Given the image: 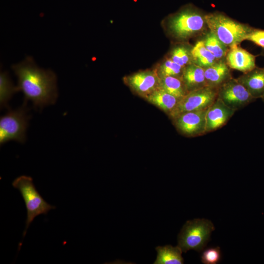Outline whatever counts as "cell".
Here are the masks:
<instances>
[{
    "mask_svg": "<svg viewBox=\"0 0 264 264\" xmlns=\"http://www.w3.org/2000/svg\"><path fill=\"white\" fill-rule=\"evenodd\" d=\"M217 98L235 111L255 99L237 79L232 77L218 88Z\"/></svg>",
    "mask_w": 264,
    "mask_h": 264,
    "instance_id": "cell-8",
    "label": "cell"
},
{
    "mask_svg": "<svg viewBox=\"0 0 264 264\" xmlns=\"http://www.w3.org/2000/svg\"><path fill=\"white\" fill-rule=\"evenodd\" d=\"M206 48L219 61L225 59L228 48L209 31L202 40Z\"/></svg>",
    "mask_w": 264,
    "mask_h": 264,
    "instance_id": "cell-20",
    "label": "cell"
},
{
    "mask_svg": "<svg viewBox=\"0 0 264 264\" xmlns=\"http://www.w3.org/2000/svg\"><path fill=\"white\" fill-rule=\"evenodd\" d=\"M217 95L218 88L208 86L190 91L179 100L169 116L173 120L184 112L207 109L217 98Z\"/></svg>",
    "mask_w": 264,
    "mask_h": 264,
    "instance_id": "cell-7",
    "label": "cell"
},
{
    "mask_svg": "<svg viewBox=\"0 0 264 264\" xmlns=\"http://www.w3.org/2000/svg\"><path fill=\"white\" fill-rule=\"evenodd\" d=\"M167 27L171 36L180 41L199 35L208 29L205 15L191 7L172 16L168 20Z\"/></svg>",
    "mask_w": 264,
    "mask_h": 264,
    "instance_id": "cell-3",
    "label": "cell"
},
{
    "mask_svg": "<svg viewBox=\"0 0 264 264\" xmlns=\"http://www.w3.org/2000/svg\"><path fill=\"white\" fill-rule=\"evenodd\" d=\"M192 48L185 44H177L172 48L168 58L185 67L193 63L191 54Z\"/></svg>",
    "mask_w": 264,
    "mask_h": 264,
    "instance_id": "cell-22",
    "label": "cell"
},
{
    "mask_svg": "<svg viewBox=\"0 0 264 264\" xmlns=\"http://www.w3.org/2000/svg\"><path fill=\"white\" fill-rule=\"evenodd\" d=\"M262 99L263 100V101H264V94L263 96L262 97Z\"/></svg>",
    "mask_w": 264,
    "mask_h": 264,
    "instance_id": "cell-26",
    "label": "cell"
},
{
    "mask_svg": "<svg viewBox=\"0 0 264 264\" xmlns=\"http://www.w3.org/2000/svg\"><path fill=\"white\" fill-rule=\"evenodd\" d=\"M191 54L193 63L203 68L212 66L218 61L206 48L202 40L198 41L192 47Z\"/></svg>",
    "mask_w": 264,
    "mask_h": 264,
    "instance_id": "cell-18",
    "label": "cell"
},
{
    "mask_svg": "<svg viewBox=\"0 0 264 264\" xmlns=\"http://www.w3.org/2000/svg\"><path fill=\"white\" fill-rule=\"evenodd\" d=\"M205 19L209 31L228 48L246 40L253 29L219 12L206 14Z\"/></svg>",
    "mask_w": 264,
    "mask_h": 264,
    "instance_id": "cell-2",
    "label": "cell"
},
{
    "mask_svg": "<svg viewBox=\"0 0 264 264\" xmlns=\"http://www.w3.org/2000/svg\"><path fill=\"white\" fill-rule=\"evenodd\" d=\"M145 99L163 110L168 115L175 109L179 100L161 88L155 90Z\"/></svg>",
    "mask_w": 264,
    "mask_h": 264,
    "instance_id": "cell-16",
    "label": "cell"
},
{
    "mask_svg": "<svg viewBox=\"0 0 264 264\" xmlns=\"http://www.w3.org/2000/svg\"><path fill=\"white\" fill-rule=\"evenodd\" d=\"M225 61L230 68L243 73L251 70L256 66L255 56L238 45L228 48Z\"/></svg>",
    "mask_w": 264,
    "mask_h": 264,
    "instance_id": "cell-12",
    "label": "cell"
},
{
    "mask_svg": "<svg viewBox=\"0 0 264 264\" xmlns=\"http://www.w3.org/2000/svg\"><path fill=\"white\" fill-rule=\"evenodd\" d=\"M255 99L264 94V67L256 66L237 78Z\"/></svg>",
    "mask_w": 264,
    "mask_h": 264,
    "instance_id": "cell-13",
    "label": "cell"
},
{
    "mask_svg": "<svg viewBox=\"0 0 264 264\" xmlns=\"http://www.w3.org/2000/svg\"><path fill=\"white\" fill-rule=\"evenodd\" d=\"M181 78L188 92L207 86L204 69L194 63L184 67Z\"/></svg>",
    "mask_w": 264,
    "mask_h": 264,
    "instance_id": "cell-15",
    "label": "cell"
},
{
    "mask_svg": "<svg viewBox=\"0 0 264 264\" xmlns=\"http://www.w3.org/2000/svg\"><path fill=\"white\" fill-rule=\"evenodd\" d=\"M204 69L206 83L208 86L218 88L232 77L230 68L225 59L219 60Z\"/></svg>",
    "mask_w": 264,
    "mask_h": 264,
    "instance_id": "cell-14",
    "label": "cell"
},
{
    "mask_svg": "<svg viewBox=\"0 0 264 264\" xmlns=\"http://www.w3.org/2000/svg\"><path fill=\"white\" fill-rule=\"evenodd\" d=\"M124 81L133 92L144 99L160 88V78L156 69L134 73L125 77Z\"/></svg>",
    "mask_w": 264,
    "mask_h": 264,
    "instance_id": "cell-9",
    "label": "cell"
},
{
    "mask_svg": "<svg viewBox=\"0 0 264 264\" xmlns=\"http://www.w3.org/2000/svg\"><path fill=\"white\" fill-rule=\"evenodd\" d=\"M215 230L212 222L206 219L187 221L178 236V246L182 252L190 250L200 252L206 245L211 234Z\"/></svg>",
    "mask_w": 264,
    "mask_h": 264,
    "instance_id": "cell-5",
    "label": "cell"
},
{
    "mask_svg": "<svg viewBox=\"0 0 264 264\" xmlns=\"http://www.w3.org/2000/svg\"><path fill=\"white\" fill-rule=\"evenodd\" d=\"M27 103L20 108L9 110L0 118V144L14 140L23 143L26 140V132L30 116Z\"/></svg>",
    "mask_w": 264,
    "mask_h": 264,
    "instance_id": "cell-6",
    "label": "cell"
},
{
    "mask_svg": "<svg viewBox=\"0 0 264 264\" xmlns=\"http://www.w3.org/2000/svg\"><path fill=\"white\" fill-rule=\"evenodd\" d=\"M246 40L252 42L264 49V30L253 28Z\"/></svg>",
    "mask_w": 264,
    "mask_h": 264,
    "instance_id": "cell-25",
    "label": "cell"
},
{
    "mask_svg": "<svg viewBox=\"0 0 264 264\" xmlns=\"http://www.w3.org/2000/svg\"><path fill=\"white\" fill-rule=\"evenodd\" d=\"M235 111L217 98L207 110L206 133L214 131L222 127Z\"/></svg>",
    "mask_w": 264,
    "mask_h": 264,
    "instance_id": "cell-11",
    "label": "cell"
},
{
    "mask_svg": "<svg viewBox=\"0 0 264 264\" xmlns=\"http://www.w3.org/2000/svg\"><path fill=\"white\" fill-rule=\"evenodd\" d=\"M207 109L182 113L173 119L177 130L189 136L206 133V114Z\"/></svg>",
    "mask_w": 264,
    "mask_h": 264,
    "instance_id": "cell-10",
    "label": "cell"
},
{
    "mask_svg": "<svg viewBox=\"0 0 264 264\" xmlns=\"http://www.w3.org/2000/svg\"><path fill=\"white\" fill-rule=\"evenodd\" d=\"M12 184L19 191L26 208L25 228L23 233L24 237L27 229L36 217L41 214L46 215L50 210L55 209L56 207L49 204L43 198L37 190L31 177L21 176L15 178Z\"/></svg>",
    "mask_w": 264,
    "mask_h": 264,
    "instance_id": "cell-4",
    "label": "cell"
},
{
    "mask_svg": "<svg viewBox=\"0 0 264 264\" xmlns=\"http://www.w3.org/2000/svg\"><path fill=\"white\" fill-rule=\"evenodd\" d=\"M157 253L154 264H182L184 263L181 256L182 250L177 245L174 247L171 245L157 246L155 248Z\"/></svg>",
    "mask_w": 264,
    "mask_h": 264,
    "instance_id": "cell-17",
    "label": "cell"
},
{
    "mask_svg": "<svg viewBox=\"0 0 264 264\" xmlns=\"http://www.w3.org/2000/svg\"><path fill=\"white\" fill-rule=\"evenodd\" d=\"M184 67L167 58L156 69L159 77L175 76L181 77Z\"/></svg>",
    "mask_w": 264,
    "mask_h": 264,
    "instance_id": "cell-23",
    "label": "cell"
},
{
    "mask_svg": "<svg viewBox=\"0 0 264 264\" xmlns=\"http://www.w3.org/2000/svg\"><path fill=\"white\" fill-rule=\"evenodd\" d=\"M17 92L7 71L0 74V104L1 108L7 107L8 103L13 94Z\"/></svg>",
    "mask_w": 264,
    "mask_h": 264,
    "instance_id": "cell-21",
    "label": "cell"
},
{
    "mask_svg": "<svg viewBox=\"0 0 264 264\" xmlns=\"http://www.w3.org/2000/svg\"><path fill=\"white\" fill-rule=\"evenodd\" d=\"M12 69L18 79L17 91H22L24 102L31 101L35 108L53 104L57 98V77L50 69L39 68L31 57L13 65Z\"/></svg>",
    "mask_w": 264,
    "mask_h": 264,
    "instance_id": "cell-1",
    "label": "cell"
},
{
    "mask_svg": "<svg viewBox=\"0 0 264 264\" xmlns=\"http://www.w3.org/2000/svg\"><path fill=\"white\" fill-rule=\"evenodd\" d=\"M160 78V88L178 99L188 92L181 77L166 76Z\"/></svg>",
    "mask_w": 264,
    "mask_h": 264,
    "instance_id": "cell-19",
    "label": "cell"
},
{
    "mask_svg": "<svg viewBox=\"0 0 264 264\" xmlns=\"http://www.w3.org/2000/svg\"><path fill=\"white\" fill-rule=\"evenodd\" d=\"M220 259L221 253L219 247L206 249L201 257L202 263L205 264H216L220 261Z\"/></svg>",
    "mask_w": 264,
    "mask_h": 264,
    "instance_id": "cell-24",
    "label": "cell"
}]
</instances>
